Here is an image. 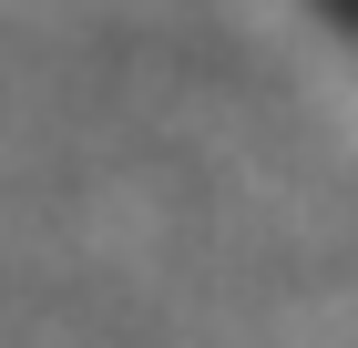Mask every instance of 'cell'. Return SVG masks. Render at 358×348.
Returning <instances> with one entry per match:
<instances>
[{
  "label": "cell",
  "instance_id": "obj_1",
  "mask_svg": "<svg viewBox=\"0 0 358 348\" xmlns=\"http://www.w3.org/2000/svg\"><path fill=\"white\" fill-rule=\"evenodd\" d=\"M317 11H328V21L348 31V52H358V0H317Z\"/></svg>",
  "mask_w": 358,
  "mask_h": 348
}]
</instances>
